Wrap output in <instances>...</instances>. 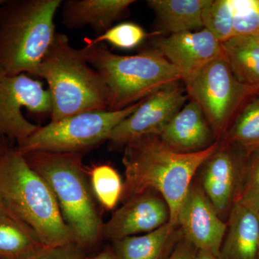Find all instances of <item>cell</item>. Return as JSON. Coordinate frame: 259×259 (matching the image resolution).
I'll list each match as a JSON object with an SVG mask.
<instances>
[{"instance_id":"obj_1","label":"cell","mask_w":259,"mask_h":259,"mask_svg":"<svg viewBox=\"0 0 259 259\" xmlns=\"http://www.w3.org/2000/svg\"><path fill=\"white\" fill-rule=\"evenodd\" d=\"M124 147L125 179L120 200L124 203L138 194L157 192L168 206L169 223L177 227L179 208L194 175L216 152L220 143L197 152L182 153L168 147L157 136H146Z\"/></svg>"},{"instance_id":"obj_2","label":"cell","mask_w":259,"mask_h":259,"mask_svg":"<svg viewBox=\"0 0 259 259\" xmlns=\"http://www.w3.org/2000/svg\"><path fill=\"white\" fill-rule=\"evenodd\" d=\"M0 199L44 246L75 243L50 187L16 148L0 157Z\"/></svg>"},{"instance_id":"obj_3","label":"cell","mask_w":259,"mask_h":259,"mask_svg":"<svg viewBox=\"0 0 259 259\" xmlns=\"http://www.w3.org/2000/svg\"><path fill=\"white\" fill-rule=\"evenodd\" d=\"M36 76L49 86L51 122L84 112L108 110L109 94L103 79L65 34L56 32Z\"/></svg>"},{"instance_id":"obj_4","label":"cell","mask_w":259,"mask_h":259,"mask_svg":"<svg viewBox=\"0 0 259 259\" xmlns=\"http://www.w3.org/2000/svg\"><path fill=\"white\" fill-rule=\"evenodd\" d=\"M23 155L50 187L75 243L83 248L95 245L102 236L103 225L83 167V154L34 151Z\"/></svg>"},{"instance_id":"obj_5","label":"cell","mask_w":259,"mask_h":259,"mask_svg":"<svg viewBox=\"0 0 259 259\" xmlns=\"http://www.w3.org/2000/svg\"><path fill=\"white\" fill-rule=\"evenodd\" d=\"M62 0H3L0 5V71L36 76L54 41Z\"/></svg>"},{"instance_id":"obj_6","label":"cell","mask_w":259,"mask_h":259,"mask_svg":"<svg viewBox=\"0 0 259 259\" xmlns=\"http://www.w3.org/2000/svg\"><path fill=\"white\" fill-rule=\"evenodd\" d=\"M80 50L106 85L109 111L127 108L183 79L180 71L157 49L133 56L114 54L101 44L86 45Z\"/></svg>"},{"instance_id":"obj_7","label":"cell","mask_w":259,"mask_h":259,"mask_svg":"<svg viewBox=\"0 0 259 259\" xmlns=\"http://www.w3.org/2000/svg\"><path fill=\"white\" fill-rule=\"evenodd\" d=\"M143 100L120 110L84 112L39 126L28 139L18 144L17 150L23 154L34 151L83 154L108 141L116 126Z\"/></svg>"},{"instance_id":"obj_8","label":"cell","mask_w":259,"mask_h":259,"mask_svg":"<svg viewBox=\"0 0 259 259\" xmlns=\"http://www.w3.org/2000/svg\"><path fill=\"white\" fill-rule=\"evenodd\" d=\"M182 81L187 95L200 107L218 137L243 102L257 95L237 79L225 56L209 61Z\"/></svg>"},{"instance_id":"obj_9","label":"cell","mask_w":259,"mask_h":259,"mask_svg":"<svg viewBox=\"0 0 259 259\" xmlns=\"http://www.w3.org/2000/svg\"><path fill=\"white\" fill-rule=\"evenodd\" d=\"M23 108L38 115L51 114L49 90L27 74L0 71V136L19 144L37 131L39 125L24 116Z\"/></svg>"},{"instance_id":"obj_10","label":"cell","mask_w":259,"mask_h":259,"mask_svg":"<svg viewBox=\"0 0 259 259\" xmlns=\"http://www.w3.org/2000/svg\"><path fill=\"white\" fill-rule=\"evenodd\" d=\"M181 81L169 83L144 99L131 115L116 126L109 142L125 146L142 136H159L188 100Z\"/></svg>"},{"instance_id":"obj_11","label":"cell","mask_w":259,"mask_h":259,"mask_svg":"<svg viewBox=\"0 0 259 259\" xmlns=\"http://www.w3.org/2000/svg\"><path fill=\"white\" fill-rule=\"evenodd\" d=\"M218 214L204 190L191 185L179 208L177 224L186 241L197 250L209 252L219 258L227 223Z\"/></svg>"},{"instance_id":"obj_12","label":"cell","mask_w":259,"mask_h":259,"mask_svg":"<svg viewBox=\"0 0 259 259\" xmlns=\"http://www.w3.org/2000/svg\"><path fill=\"white\" fill-rule=\"evenodd\" d=\"M148 191L124 202L102 228V236L116 241L149 233L169 222L170 210L161 195Z\"/></svg>"},{"instance_id":"obj_13","label":"cell","mask_w":259,"mask_h":259,"mask_svg":"<svg viewBox=\"0 0 259 259\" xmlns=\"http://www.w3.org/2000/svg\"><path fill=\"white\" fill-rule=\"evenodd\" d=\"M156 49L173 64L183 80L209 61L224 56L222 44L204 28L200 31H187L158 39Z\"/></svg>"},{"instance_id":"obj_14","label":"cell","mask_w":259,"mask_h":259,"mask_svg":"<svg viewBox=\"0 0 259 259\" xmlns=\"http://www.w3.org/2000/svg\"><path fill=\"white\" fill-rule=\"evenodd\" d=\"M212 134L200 107L190 100L174 116L158 137L175 151L192 153L211 146Z\"/></svg>"},{"instance_id":"obj_15","label":"cell","mask_w":259,"mask_h":259,"mask_svg":"<svg viewBox=\"0 0 259 259\" xmlns=\"http://www.w3.org/2000/svg\"><path fill=\"white\" fill-rule=\"evenodd\" d=\"M135 3L134 0H66L61 6L62 23L69 29L89 26L101 35Z\"/></svg>"},{"instance_id":"obj_16","label":"cell","mask_w":259,"mask_h":259,"mask_svg":"<svg viewBox=\"0 0 259 259\" xmlns=\"http://www.w3.org/2000/svg\"><path fill=\"white\" fill-rule=\"evenodd\" d=\"M259 212L236 200L219 259H258Z\"/></svg>"},{"instance_id":"obj_17","label":"cell","mask_w":259,"mask_h":259,"mask_svg":"<svg viewBox=\"0 0 259 259\" xmlns=\"http://www.w3.org/2000/svg\"><path fill=\"white\" fill-rule=\"evenodd\" d=\"M204 193L219 214L229 206L236 185V161L228 148H218L204 163Z\"/></svg>"},{"instance_id":"obj_18","label":"cell","mask_w":259,"mask_h":259,"mask_svg":"<svg viewBox=\"0 0 259 259\" xmlns=\"http://www.w3.org/2000/svg\"><path fill=\"white\" fill-rule=\"evenodd\" d=\"M209 0H149L163 28L171 34L203 27L202 13Z\"/></svg>"},{"instance_id":"obj_19","label":"cell","mask_w":259,"mask_h":259,"mask_svg":"<svg viewBox=\"0 0 259 259\" xmlns=\"http://www.w3.org/2000/svg\"><path fill=\"white\" fill-rule=\"evenodd\" d=\"M223 54L237 79L259 95V42L253 36H236L223 42Z\"/></svg>"},{"instance_id":"obj_20","label":"cell","mask_w":259,"mask_h":259,"mask_svg":"<svg viewBox=\"0 0 259 259\" xmlns=\"http://www.w3.org/2000/svg\"><path fill=\"white\" fill-rule=\"evenodd\" d=\"M42 247L33 232L18 218L0 216V258L28 259Z\"/></svg>"},{"instance_id":"obj_21","label":"cell","mask_w":259,"mask_h":259,"mask_svg":"<svg viewBox=\"0 0 259 259\" xmlns=\"http://www.w3.org/2000/svg\"><path fill=\"white\" fill-rule=\"evenodd\" d=\"M176 226L169 222L141 236L126 237L115 243L116 259H158Z\"/></svg>"},{"instance_id":"obj_22","label":"cell","mask_w":259,"mask_h":259,"mask_svg":"<svg viewBox=\"0 0 259 259\" xmlns=\"http://www.w3.org/2000/svg\"><path fill=\"white\" fill-rule=\"evenodd\" d=\"M228 139L247 153L259 149V95L248 102L238 114Z\"/></svg>"},{"instance_id":"obj_23","label":"cell","mask_w":259,"mask_h":259,"mask_svg":"<svg viewBox=\"0 0 259 259\" xmlns=\"http://www.w3.org/2000/svg\"><path fill=\"white\" fill-rule=\"evenodd\" d=\"M92 190L102 207L111 210L120 200L123 182L115 168L110 165L93 167L90 171Z\"/></svg>"},{"instance_id":"obj_24","label":"cell","mask_w":259,"mask_h":259,"mask_svg":"<svg viewBox=\"0 0 259 259\" xmlns=\"http://www.w3.org/2000/svg\"><path fill=\"white\" fill-rule=\"evenodd\" d=\"M203 28L223 44L234 37L231 0H209L202 13Z\"/></svg>"},{"instance_id":"obj_25","label":"cell","mask_w":259,"mask_h":259,"mask_svg":"<svg viewBox=\"0 0 259 259\" xmlns=\"http://www.w3.org/2000/svg\"><path fill=\"white\" fill-rule=\"evenodd\" d=\"M148 34L139 25L134 23H122L114 25L106 32L94 39H85L86 45H99L107 42L112 46L124 50H131L139 47Z\"/></svg>"},{"instance_id":"obj_26","label":"cell","mask_w":259,"mask_h":259,"mask_svg":"<svg viewBox=\"0 0 259 259\" xmlns=\"http://www.w3.org/2000/svg\"><path fill=\"white\" fill-rule=\"evenodd\" d=\"M234 37L259 35V0H231Z\"/></svg>"},{"instance_id":"obj_27","label":"cell","mask_w":259,"mask_h":259,"mask_svg":"<svg viewBox=\"0 0 259 259\" xmlns=\"http://www.w3.org/2000/svg\"><path fill=\"white\" fill-rule=\"evenodd\" d=\"M244 186L236 199L259 212V149L248 152Z\"/></svg>"},{"instance_id":"obj_28","label":"cell","mask_w":259,"mask_h":259,"mask_svg":"<svg viewBox=\"0 0 259 259\" xmlns=\"http://www.w3.org/2000/svg\"><path fill=\"white\" fill-rule=\"evenodd\" d=\"M82 249L74 242L58 246H44L28 259H88Z\"/></svg>"},{"instance_id":"obj_29","label":"cell","mask_w":259,"mask_h":259,"mask_svg":"<svg viewBox=\"0 0 259 259\" xmlns=\"http://www.w3.org/2000/svg\"><path fill=\"white\" fill-rule=\"evenodd\" d=\"M197 252V248L185 239L177 245L167 259H194Z\"/></svg>"},{"instance_id":"obj_30","label":"cell","mask_w":259,"mask_h":259,"mask_svg":"<svg viewBox=\"0 0 259 259\" xmlns=\"http://www.w3.org/2000/svg\"><path fill=\"white\" fill-rule=\"evenodd\" d=\"M194 259H219L217 256L204 250H197Z\"/></svg>"},{"instance_id":"obj_31","label":"cell","mask_w":259,"mask_h":259,"mask_svg":"<svg viewBox=\"0 0 259 259\" xmlns=\"http://www.w3.org/2000/svg\"><path fill=\"white\" fill-rule=\"evenodd\" d=\"M6 139L5 138L0 136V157L3 156L10 148L7 144Z\"/></svg>"},{"instance_id":"obj_32","label":"cell","mask_w":259,"mask_h":259,"mask_svg":"<svg viewBox=\"0 0 259 259\" xmlns=\"http://www.w3.org/2000/svg\"><path fill=\"white\" fill-rule=\"evenodd\" d=\"M90 259H116V258L110 252L105 251Z\"/></svg>"},{"instance_id":"obj_33","label":"cell","mask_w":259,"mask_h":259,"mask_svg":"<svg viewBox=\"0 0 259 259\" xmlns=\"http://www.w3.org/2000/svg\"><path fill=\"white\" fill-rule=\"evenodd\" d=\"M3 215H14V214L5 207L4 203H3L1 199H0V216Z\"/></svg>"},{"instance_id":"obj_34","label":"cell","mask_w":259,"mask_h":259,"mask_svg":"<svg viewBox=\"0 0 259 259\" xmlns=\"http://www.w3.org/2000/svg\"><path fill=\"white\" fill-rule=\"evenodd\" d=\"M255 38H256V40H258V41L259 42V35H258V36H255Z\"/></svg>"},{"instance_id":"obj_35","label":"cell","mask_w":259,"mask_h":259,"mask_svg":"<svg viewBox=\"0 0 259 259\" xmlns=\"http://www.w3.org/2000/svg\"><path fill=\"white\" fill-rule=\"evenodd\" d=\"M3 0H0V4H1L2 3H3Z\"/></svg>"},{"instance_id":"obj_36","label":"cell","mask_w":259,"mask_h":259,"mask_svg":"<svg viewBox=\"0 0 259 259\" xmlns=\"http://www.w3.org/2000/svg\"><path fill=\"white\" fill-rule=\"evenodd\" d=\"M258 259H259V257H258Z\"/></svg>"},{"instance_id":"obj_37","label":"cell","mask_w":259,"mask_h":259,"mask_svg":"<svg viewBox=\"0 0 259 259\" xmlns=\"http://www.w3.org/2000/svg\"><path fill=\"white\" fill-rule=\"evenodd\" d=\"M1 4H2V3H1ZM1 4H0V5H1Z\"/></svg>"}]
</instances>
